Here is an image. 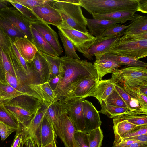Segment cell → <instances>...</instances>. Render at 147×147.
Returning a JSON list of instances; mask_svg holds the SVG:
<instances>
[{"label":"cell","instance_id":"1","mask_svg":"<svg viewBox=\"0 0 147 147\" xmlns=\"http://www.w3.org/2000/svg\"><path fill=\"white\" fill-rule=\"evenodd\" d=\"M61 57L60 78L54 91V102L65 99L87 77H93L99 81L96 70L91 62L65 56Z\"/></svg>","mask_w":147,"mask_h":147},{"label":"cell","instance_id":"2","mask_svg":"<svg viewBox=\"0 0 147 147\" xmlns=\"http://www.w3.org/2000/svg\"><path fill=\"white\" fill-rule=\"evenodd\" d=\"M41 102L33 96L22 95L7 100L3 104L19 123L26 127L40 106Z\"/></svg>","mask_w":147,"mask_h":147},{"label":"cell","instance_id":"3","mask_svg":"<svg viewBox=\"0 0 147 147\" xmlns=\"http://www.w3.org/2000/svg\"><path fill=\"white\" fill-rule=\"evenodd\" d=\"M139 2V0H80L79 5L92 15L117 11H137Z\"/></svg>","mask_w":147,"mask_h":147},{"label":"cell","instance_id":"4","mask_svg":"<svg viewBox=\"0 0 147 147\" xmlns=\"http://www.w3.org/2000/svg\"><path fill=\"white\" fill-rule=\"evenodd\" d=\"M108 53L139 60L147 56V39H137L123 35L112 45Z\"/></svg>","mask_w":147,"mask_h":147},{"label":"cell","instance_id":"5","mask_svg":"<svg viewBox=\"0 0 147 147\" xmlns=\"http://www.w3.org/2000/svg\"><path fill=\"white\" fill-rule=\"evenodd\" d=\"M51 5L60 14L63 22L78 31L88 32L87 18L84 16L80 5L61 0H53Z\"/></svg>","mask_w":147,"mask_h":147},{"label":"cell","instance_id":"6","mask_svg":"<svg viewBox=\"0 0 147 147\" xmlns=\"http://www.w3.org/2000/svg\"><path fill=\"white\" fill-rule=\"evenodd\" d=\"M147 67L130 66L117 69L112 73L111 78L116 83H121L136 87L147 84Z\"/></svg>","mask_w":147,"mask_h":147},{"label":"cell","instance_id":"7","mask_svg":"<svg viewBox=\"0 0 147 147\" xmlns=\"http://www.w3.org/2000/svg\"><path fill=\"white\" fill-rule=\"evenodd\" d=\"M57 27L71 41L75 49L83 54V56L86 54L96 39L88 32L85 33L78 31L64 22Z\"/></svg>","mask_w":147,"mask_h":147},{"label":"cell","instance_id":"8","mask_svg":"<svg viewBox=\"0 0 147 147\" xmlns=\"http://www.w3.org/2000/svg\"><path fill=\"white\" fill-rule=\"evenodd\" d=\"M53 127L56 134L62 141L65 147H78L74 138L77 130L67 113L61 116Z\"/></svg>","mask_w":147,"mask_h":147},{"label":"cell","instance_id":"9","mask_svg":"<svg viewBox=\"0 0 147 147\" xmlns=\"http://www.w3.org/2000/svg\"><path fill=\"white\" fill-rule=\"evenodd\" d=\"M0 15L7 20L15 28L32 41L31 21L25 18L15 7H8L0 10Z\"/></svg>","mask_w":147,"mask_h":147},{"label":"cell","instance_id":"10","mask_svg":"<svg viewBox=\"0 0 147 147\" xmlns=\"http://www.w3.org/2000/svg\"><path fill=\"white\" fill-rule=\"evenodd\" d=\"M31 83L42 84L48 82L50 72L48 64L40 51H38L32 62L28 63Z\"/></svg>","mask_w":147,"mask_h":147},{"label":"cell","instance_id":"11","mask_svg":"<svg viewBox=\"0 0 147 147\" xmlns=\"http://www.w3.org/2000/svg\"><path fill=\"white\" fill-rule=\"evenodd\" d=\"M61 101L64 103L67 115L76 130L82 131L85 127L82 99L75 98Z\"/></svg>","mask_w":147,"mask_h":147},{"label":"cell","instance_id":"12","mask_svg":"<svg viewBox=\"0 0 147 147\" xmlns=\"http://www.w3.org/2000/svg\"><path fill=\"white\" fill-rule=\"evenodd\" d=\"M124 35L123 32L119 35L112 37L98 36L94 42L88 50L86 54L83 55L90 60H92L93 56L96 60H100L102 57L107 53V50L115 42Z\"/></svg>","mask_w":147,"mask_h":147},{"label":"cell","instance_id":"13","mask_svg":"<svg viewBox=\"0 0 147 147\" xmlns=\"http://www.w3.org/2000/svg\"><path fill=\"white\" fill-rule=\"evenodd\" d=\"M30 25L40 33L60 56L63 52L57 33L48 24L40 20L31 22Z\"/></svg>","mask_w":147,"mask_h":147},{"label":"cell","instance_id":"14","mask_svg":"<svg viewBox=\"0 0 147 147\" xmlns=\"http://www.w3.org/2000/svg\"><path fill=\"white\" fill-rule=\"evenodd\" d=\"M83 113L85 123L82 132L88 133L90 131L100 127L102 122L98 111L90 102L82 99Z\"/></svg>","mask_w":147,"mask_h":147},{"label":"cell","instance_id":"15","mask_svg":"<svg viewBox=\"0 0 147 147\" xmlns=\"http://www.w3.org/2000/svg\"><path fill=\"white\" fill-rule=\"evenodd\" d=\"M98 81L92 77L85 78L69 95L63 100L75 98L82 99L89 96L95 97Z\"/></svg>","mask_w":147,"mask_h":147},{"label":"cell","instance_id":"16","mask_svg":"<svg viewBox=\"0 0 147 147\" xmlns=\"http://www.w3.org/2000/svg\"><path fill=\"white\" fill-rule=\"evenodd\" d=\"M31 10L40 20L48 24L57 27L63 22L59 13L50 4L38 6Z\"/></svg>","mask_w":147,"mask_h":147},{"label":"cell","instance_id":"17","mask_svg":"<svg viewBox=\"0 0 147 147\" xmlns=\"http://www.w3.org/2000/svg\"><path fill=\"white\" fill-rule=\"evenodd\" d=\"M13 43L26 61L30 63L38 51L33 42L26 38L16 37Z\"/></svg>","mask_w":147,"mask_h":147},{"label":"cell","instance_id":"18","mask_svg":"<svg viewBox=\"0 0 147 147\" xmlns=\"http://www.w3.org/2000/svg\"><path fill=\"white\" fill-rule=\"evenodd\" d=\"M41 105L44 110L45 115L53 124V126L61 116L67 111L64 103L61 101L53 102Z\"/></svg>","mask_w":147,"mask_h":147},{"label":"cell","instance_id":"19","mask_svg":"<svg viewBox=\"0 0 147 147\" xmlns=\"http://www.w3.org/2000/svg\"><path fill=\"white\" fill-rule=\"evenodd\" d=\"M44 115V110L40 104L35 115L26 127V129L29 136L33 139L37 147H40L39 131Z\"/></svg>","mask_w":147,"mask_h":147},{"label":"cell","instance_id":"20","mask_svg":"<svg viewBox=\"0 0 147 147\" xmlns=\"http://www.w3.org/2000/svg\"><path fill=\"white\" fill-rule=\"evenodd\" d=\"M57 137L53 124L44 115L39 131V140L40 147L56 141Z\"/></svg>","mask_w":147,"mask_h":147},{"label":"cell","instance_id":"21","mask_svg":"<svg viewBox=\"0 0 147 147\" xmlns=\"http://www.w3.org/2000/svg\"><path fill=\"white\" fill-rule=\"evenodd\" d=\"M28 85L30 89L40 97L41 102L47 104L54 102L55 98L54 91L48 82L41 84L31 83Z\"/></svg>","mask_w":147,"mask_h":147},{"label":"cell","instance_id":"22","mask_svg":"<svg viewBox=\"0 0 147 147\" xmlns=\"http://www.w3.org/2000/svg\"><path fill=\"white\" fill-rule=\"evenodd\" d=\"M87 26L90 33L95 37L100 36L108 27L113 24L120 23L112 20L93 18H87Z\"/></svg>","mask_w":147,"mask_h":147},{"label":"cell","instance_id":"23","mask_svg":"<svg viewBox=\"0 0 147 147\" xmlns=\"http://www.w3.org/2000/svg\"><path fill=\"white\" fill-rule=\"evenodd\" d=\"M30 27L32 36V42L38 50L51 56L59 57V55L43 36L30 25Z\"/></svg>","mask_w":147,"mask_h":147},{"label":"cell","instance_id":"24","mask_svg":"<svg viewBox=\"0 0 147 147\" xmlns=\"http://www.w3.org/2000/svg\"><path fill=\"white\" fill-rule=\"evenodd\" d=\"M147 32V17L135 14L129 26L123 32L124 35H131Z\"/></svg>","mask_w":147,"mask_h":147},{"label":"cell","instance_id":"25","mask_svg":"<svg viewBox=\"0 0 147 147\" xmlns=\"http://www.w3.org/2000/svg\"><path fill=\"white\" fill-rule=\"evenodd\" d=\"M93 65L96 70L98 81L102 80L104 76L112 73L114 70L121 66L113 61L105 59L96 60Z\"/></svg>","mask_w":147,"mask_h":147},{"label":"cell","instance_id":"26","mask_svg":"<svg viewBox=\"0 0 147 147\" xmlns=\"http://www.w3.org/2000/svg\"><path fill=\"white\" fill-rule=\"evenodd\" d=\"M136 11H117L104 14L92 15L93 18L112 20L124 23L128 21H131L134 17Z\"/></svg>","mask_w":147,"mask_h":147},{"label":"cell","instance_id":"27","mask_svg":"<svg viewBox=\"0 0 147 147\" xmlns=\"http://www.w3.org/2000/svg\"><path fill=\"white\" fill-rule=\"evenodd\" d=\"M115 84V82L111 78L98 81L95 98L100 104L102 101L106 99L114 90Z\"/></svg>","mask_w":147,"mask_h":147},{"label":"cell","instance_id":"28","mask_svg":"<svg viewBox=\"0 0 147 147\" xmlns=\"http://www.w3.org/2000/svg\"><path fill=\"white\" fill-rule=\"evenodd\" d=\"M100 59L111 60L122 65L130 66L144 67H147L145 62L128 57L119 56L111 53H108L104 55Z\"/></svg>","mask_w":147,"mask_h":147},{"label":"cell","instance_id":"29","mask_svg":"<svg viewBox=\"0 0 147 147\" xmlns=\"http://www.w3.org/2000/svg\"><path fill=\"white\" fill-rule=\"evenodd\" d=\"M5 72L8 73L17 78L9 59L8 54L0 46V81L5 79Z\"/></svg>","mask_w":147,"mask_h":147},{"label":"cell","instance_id":"30","mask_svg":"<svg viewBox=\"0 0 147 147\" xmlns=\"http://www.w3.org/2000/svg\"><path fill=\"white\" fill-rule=\"evenodd\" d=\"M115 135L113 144L117 142L123 136L136 126L125 120L113 121Z\"/></svg>","mask_w":147,"mask_h":147},{"label":"cell","instance_id":"31","mask_svg":"<svg viewBox=\"0 0 147 147\" xmlns=\"http://www.w3.org/2000/svg\"><path fill=\"white\" fill-rule=\"evenodd\" d=\"M116 83L119 85L131 97L137 100L142 107L147 109V96L141 93L137 87H131L121 83Z\"/></svg>","mask_w":147,"mask_h":147},{"label":"cell","instance_id":"32","mask_svg":"<svg viewBox=\"0 0 147 147\" xmlns=\"http://www.w3.org/2000/svg\"><path fill=\"white\" fill-rule=\"evenodd\" d=\"M22 95L31 96L16 90L11 86L5 79L0 81V97L7 100H11Z\"/></svg>","mask_w":147,"mask_h":147},{"label":"cell","instance_id":"33","mask_svg":"<svg viewBox=\"0 0 147 147\" xmlns=\"http://www.w3.org/2000/svg\"><path fill=\"white\" fill-rule=\"evenodd\" d=\"M40 52L45 59L48 65L50 72V79L58 75L60 71L62 61L61 57L53 56Z\"/></svg>","mask_w":147,"mask_h":147},{"label":"cell","instance_id":"34","mask_svg":"<svg viewBox=\"0 0 147 147\" xmlns=\"http://www.w3.org/2000/svg\"><path fill=\"white\" fill-rule=\"evenodd\" d=\"M0 121L16 130L19 127L17 119L4 106L3 102H0Z\"/></svg>","mask_w":147,"mask_h":147},{"label":"cell","instance_id":"35","mask_svg":"<svg viewBox=\"0 0 147 147\" xmlns=\"http://www.w3.org/2000/svg\"><path fill=\"white\" fill-rule=\"evenodd\" d=\"M100 105L101 109L99 111V113L105 115L108 117L111 118H113L130 111L127 109L117 107L107 104L104 101H102Z\"/></svg>","mask_w":147,"mask_h":147},{"label":"cell","instance_id":"36","mask_svg":"<svg viewBox=\"0 0 147 147\" xmlns=\"http://www.w3.org/2000/svg\"><path fill=\"white\" fill-rule=\"evenodd\" d=\"M125 120L136 126L147 124V115L124 114L113 118V121Z\"/></svg>","mask_w":147,"mask_h":147},{"label":"cell","instance_id":"37","mask_svg":"<svg viewBox=\"0 0 147 147\" xmlns=\"http://www.w3.org/2000/svg\"><path fill=\"white\" fill-rule=\"evenodd\" d=\"M0 27L9 36L13 41L14 38L16 37L26 38L23 34L15 28L7 20L1 15Z\"/></svg>","mask_w":147,"mask_h":147},{"label":"cell","instance_id":"38","mask_svg":"<svg viewBox=\"0 0 147 147\" xmlns=\"http://www.w3.org/2000/svg\"><path fill=\"white\" fill-rule=\"evenodd\" d=\"M58 34L64 47L65 56L72 58L80 59L71 41L59 30H58Z\"/></svg>","mask_w":147,"mask_h":147},{"label":"cell","instance_id":"39","mask_svg":"<svg viewBox=\"0 0 147 147\" xmlns=\"http://www.w3.org/2000/svg\"><path fill=\"white\" fill-rule=\"evenodd\" d=\"M29 137L26 129V126L19 123V127L16 131L11 147H23L26 141Z\"/></svg>","mask_w":147,"mask_h":147},{"label":"cell","instance_id":"40","mask_svg":"<svg viewBox=\"0 0 147 147\" xmlns=\"http://www.w3.org/2000/svg\"><path fill=\"white\" fill-rule=\"evenodd\" d=\"M87 134L89 147H101L103 135L100 127L91 131Z\"/></svg>","mask_w":147,"mask_h":147},{"label":"cell","instance_id":"41","mask_svg":"<svg viewBox=\"0 0 147 147\" xmlns=\"http://www.w3.org/2000/svg\"><path fill=\"white\" fill-rule=\"evenodd\" d=\"M11 48L14 56L20 64L24 74L31 83L30 71L28 63L22 57L13 42Z\"/></svg>","mask_w":147,"mask_h":147},{"label":"cell","instance_id":"42","mask_svg":"<svg viewBox=\"0 0 147 147\" xmlns=\"http://www.w3.org/2000/svg\"><path fill=\"white\" fill-rule=\"evenodd\" d=\"M129 26V25L113 24L106 28L100 36L109 37L119 35L123 33Z\"/></svg>","mask_w":147,"mask_h":147},{"label":"cell","instance_id":"43","mask_svg":"<svg viewBox=\"0 0 147 147\" xmlns=\"http://www.w3.org/2000/svg\"><path fill=\"white\" fill-rule=\"evenodd\" d=\"M103 101L107 104L129 110L127 104L115 88L106 99Z\"/></svg>","mask_w":147,"mask_h":147},{"label":"cell","instance_id":"44","mask_svg":"<svg viewBox=\"0 0 147 147\" xmlns=\"http://www.w3.org/2000/svg\"><path fill=\"white\" fill-rule=\"evenodd\" d=\"M18 10L26 19L31 22L40 20L32 11L28 8L20 4L14 2L11 0H6Z\"/></svg>","mask_w":147,"mask_h":147},{"label":"cell","instance_id":"45","mask_svg":"<svg viewBox=\"0 0 147 147\" xmlns=\"http://www.w3.org/2000/svg\"><path fill=\"white\" fill-rule=\"evenodd\" d=\"M32 10L35 7L49 4L51 5L53 0H11Z\"/></svg>","mask_w":147,"mask_h":147},{"label":"cell","instance_id":"46","mask_svg":"<svg viewBox=\"0 0 147 147\" xmlns=\"http://www.w3.org/2000/svg\"><path fill=\"white\" fill-rule=\"evenodd\" d=\"M13 41L9 36L0 27V46L7 54Z\"/></svg>","mask_w":147,"mask_h":147},{"label":"cell","instance_id":"47","mask_svg":"<svg viewBox=\"0 0 147 147\" xmlns=\"http://www.w3.org/2000/svg\"><path fill=\"white\" fill-rule=\"evenodd\" d=\"M74 138L78 147H89L87 133L76 131Z\"/></svg>","mask_w":147,"mask_h":147},{"label":"cell","instance_id":"48","mask_svg":"<svg viewBox=\"0 0 147 147\" xmlns=\"http://www.w3.org/2000/svg\"><path fill=\"white\" fill-rule=\"evenodd\" d=\"M147 134V124L138 126L123 136L119 141L125 138Z\"/></svg>","mask_w":147,"mask_h":147},{"label":"cell","instance_id":"49","mask_svg":"<svg viewBox=\"0 0 147 147\" xmlns=\"http://www.w3.org/2000/svg\"><path fill=\"white\" fill-rule=\"evenodd\" d=\"M16 131L13 128L0 121V136L1 141H4L11 133Z\"/></svg>","mask_w":147,"mask_h":147},{"label":"cell","instance_id":"50","mask_svg":"<svg viewBox=\"0 0 147 147\" xmlns=\"http://www.w3.org/2000/svg\"><path fill=\"white\" fill-rule=\"evenodd\" d=\"M126 139L131 140H135V141L140 142H143V143H147V134H145L138 135V136H133V137H129V138H123V139L120 140H126Z\"/></svg>","mask_w":147,"mask_h":147},{"label":"cell","instance_id":"51","mask_svg":"<svg viewBox=\"0 0 147 147\" xmlns=\"http://www.w3.org/2000/svg\"><path fill=\"white\" fill-rule=\"evenodd\" d=\"M60 75H58L49 79L48 82L49 84L53 91L55 89L60 79Z\"/></svg>","mask_w":147,"mask_h":147},{"label":"cell","instance_id":"52","mask_svg":"<svg viewBox=\"0 0 147 147\" xmlns=\"http://www.w3.org/2000/svg\"><path fill=\"white\" fill-rule=\"evenodd\" d=\"M146 13H147V0H139L137 11Z\"/></svg>","mask_w":147,"mask_h":147},{"label":"cell","instance_id":"53","mask_svg":"<svg viewBox=\"0 0 147 147\" xmlns=\"http://www.w3.org/2000/svg\"><path fill=\"white\" fill-rule=\"evenodd\" d=\"M25 147H37L34 141L31 137H29L26 141Z\"/></svg>","mask_w":147,"mask_h":147},{"label":"cell","instance_id":"54","mask_svg":"<svg viewBox=\"0 0 147 147\" xmlns=\"http://www.w3.org/2000/svg\"><path fill=\"white\" fill-rule=\"evenodd\" d=\"M139 91L142 94L147 96V84H144L137 86Z\"/></svg>","mask_w":147,"mask_h":147},{"label":"cell","instance_id":"55","mask_svg":"<svg viewBox=\"0 0 147 147\" xmlns=\"http://www.w3.org/2000/svg\"><path fill=\"white\" fill-rule=\"evenodd\" d=\"M121 147H147V143L136 142L129 145Z\"/></svg>","mask_w":147,"mask_h":147},{"label":"cell","instance_id":"56","mask_svg":"<svg viewBox=\"0 0 147 147\" xmlns=\"http://www.w3.org/2000/svg\"><path fill=\"white\" fill-rule=\"evenodd\" d=\"M9 3L6 0H0V10L8 7Z\"/></svg>","mask_w":147,"mask_h":147},{"label":"cell","instance_id":"57","mask_svg":"<svg viewBox=\"0 0 147 147\" xmlns=\"http://www.w3.org/2000/svg\"><path fill=\"white\" fill-rule=\"evenodd\" d=\"M62 1L79 5L80 0H61Z\"/></svg>","mask_w":147,"mask_h":147},{"label":"cell","instance_id":"58","mask_svg":"<svg viewBox=\"0 0 147 147\" xmlns=\"http://www.w3.org/2000/svg\"><path fill=\"white\" fill-rule=\"evenodd\" d=\"M53 142L41 147H53Z\"/></svg>","mask_w":147,"mask_h":147},{"label":"cell","instance_id":"59","mask_svg":"<svg viewBox=\"0 0 147 147\" xmlns=\"http://www.w3.org/2000/svg\"><path fill=\"white\" fill-rule=\"evenodd\" d=\"M7 99L0 97V102H4Z\"/></svg>","mask_w":147,"mask_h":147},{"label":"cell","instance_id":"60","mask_svg":"<svg viewBox=\"0 0 147 147\" xmlns=\"http://www.w3.org/2000/svg\"><path fill=\"white\" fill-rule=\"evenodd\" d=\"M53 147H57V145L56 144V141H54L53 142Z\"/></svg>","mask_w":147,"mask_h":147},{"label":"cell","instance_id":"61","mask_svg":"<svg viewBox=\"0 0 147 147\" xmlns=\"http://www.w3.org/2000/svg\"><path fill=\"white\" fill-rule=\"evenodd\" d=\"M112 147H114L113 146Z\"/></svg>","mask_w":147,"mask_h":147}]
</instances>
